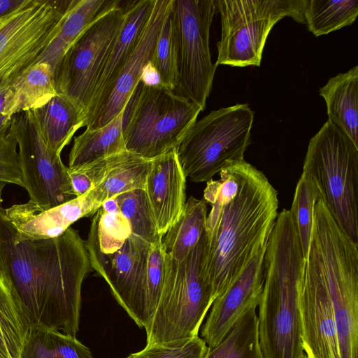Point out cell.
I'll use <instances>...</instances> for the list:
<instances>
[{
	"instance_id": "cell-1",
	"label": "cell",
	"mask_w": 358,
	"mask_h": 358,
	"mask_svg": "<svg viewBox=\"0 0 358 358\" xmlns=\"http://www.w3.org/2000/svg\"><path fill=\"white\" fill-rule=\"evenodd\" d=\"M91 268L77 230L69 227L48 239H21L0 201V271L17 293L31 327L76 336L82 285Z\"/></svg>"
},
{
	"instance_id": "cell-36",
	"label": "cell",
	"mask_w": 358,
	"mask_h": 358,
	"mask_svg": "<svg viewBox=\"0 0 358 358\" xmlns=\"http://www.w3.org/2000/svg\"><path fill=\"white\" fill-rule=\"evenodd\" d=\"M209 348L198 336L162 344L146 345L127 358H204Z\"/></svg>"
},
{
	"instance_id": "cell-23",
	"label": "cell",
	"mask_w": 358,
	"mask_h": 358,
	"mask_svg": "<svg viewBox=\"0 0 358 358\" xmlns=\"http://www.w3.org/2000/svg\"><path fill=\"white\" fill-rule=\"evenodd\" d=\"M319 94L325 101L328 120L358 147V66L329 78Z\"/></svg>"
},
{
	"instance_id": "cell-13",
	"label": "cell",
	"mask_w": 358,
	"mask_h": 358,
	"mask_svg": "<svg viewBox=\"0 0 358 358\" xmlns=\"http://www.w3.org/2000/svg\"><path fill=\"white\" fill-rule=\"evenodd\" d=\"M9 131L18 148L22 184L29 201L45 210L75 198L68 167L41 138L31 111L13 115Z\"/></svg>"
},
{
	"instance_id": "cell-41",
	"label": "cell",
	"mask_w": 358,
	"mask_h": 358,
	"mask_svg": "<svg viewBox=\"0 0 358 358\" xmlns=\"http://www.w3.org/2000/svg\"><path fill=\"white\" fill-rule=\"evenodd\" d=\"M140 83L148 87L162 86L161 75L150 61L143 68Z\"/></svg>"
},
{
	"instance_id": "cell-34",
	"label": "cell",
	"mask_w": 358,
	"mask_h": 358,
	"mask_svg": "<svg viewBox=\"0 0 358 358\" xmlns=\"http://www.w3.org/2000/svg\"><path fill=\"white\" fill-rule=\"evenodd\" d=\"M131 234L130 224L120 211L104 212L100 208L92 219L87 240L101 252L110 254L120 249Z\"/></svg>"
},
{
	"instance_id": "cell-14",
	"label": "cell",
	"mask_w": 358,
	"mask_h": 358,
	"mask_svg": "<svg viewBox=\"0 0 358 358\" xmlns=\"http://www.w3.org/2000/svg\"><path fill=\"white\" fill-rule=\"evenodd\" d=\"M150 243L131 234L122 247L110 254L101 252L87 240L91 266L108 283L119 304L136 324L146 328V270Z\"/></svg>"
},
{
	"instance_id": "cell-25",
	"label": "cell",
	"mask_w": 358,
	"mask_h": 358,
	"mask_svg": "<svg viewBox=\"0 0 358 358\" xmlns=\"http://www.w3.org/2000/svg\"><path fill=\"white\" fill-rule=\"evenodd\" d=\"M57 94L54 70L47 62H38L23 72L8 87L4 115L35 109Z\"/></svg>"
},
{
	"instance_id": "cell-19",
	"label": "cell",
	"mask_w": 358,
	"mask_h": 358,
	"mask_svg": "<svg viewBox=\"0 0 358 358\" xmlns=\"http://www.w3.org/2000/svg\"><path fill=\"white\" fill-rule=\"evenodd\" d=\"M185 189L186 176L176 148L151 160L145 191L162 238L182 215Z\"/></svg>"
},
{
	"instance_id": "cell-11",
	"label": "cell",
	"mask_w": 358,
	"mask_h": 358,
	"mask_svg": "<svg viewBox=\"0 0 358 358\" xmlns=\"http://www.w3.org/2000/svg\"><path fill=\"white\" fill-rule=\"evenodd\" d=\"M128 1L94 21L69 48L54 72L57 94L86 113L101 72L124 24Z\"/></svg>"
},
{
	"instance_id": "cell-44",
	"label": "cell",
	"mask_w": 358,
	"mask_h": 358,
	"mask_svg": "<svg viewBox=\"0 0 358 358\" xmlns=\"http://www.w3.org/2000/svg\"><path fill=\"white\" fill-rule=\"evenodd\" d=\"M6 185V182H0V201H2V192Z\"/></svg>"
},
{
	"instance_id": "cell-48",
	"label": "cell",
	"mask_w": 358,
	"mask_h": 358,
	"mask_svg": "<svg viewBox=\"0 0 358 358\" xmlns=\"http://www.w3.org/2000/svg\"></svg>"
},
{
	"instance_id": "cell-8",
	"label": "cell",
	"mask_w": 358,
	"mask_h": 358,
	"mask_svg": "<svg viewBox=\"0 0 358 358\" xmlns=\"http://www.w3.org/2000/svg\"><path fill=\"white\" fill-rule=\"evenodd\" d=\"M254 113L246 103L221 108L196 121L176 148L185 176L194 182L211 180L244 159L251 143Z\"/></svg>"
},
{
	"instance_id": "cell-43",
	"label": "cell",
	"mask_w": 358,
	"mask_h": 358,
	"mask_svg": "<svg viewBox=\"0 0 358 358\" xmlns=\"http://www.w3.org/2000/svg\"><path fill=\"white\" fill-rule=\"evenodd\" d=\"M10 118L11 117L6 115H0V133L9 128Z\"/></svg>"
},
{
	"instance_id": "cell-12",
	"label": "cell",
	"mask_w": 358,
	"mask_h": 358,
	"mask_svg": "<svg viewBox=\"0 0 358 358\" xmlns=\"http://www.w3.org/2000/svg\"><path fill=\"white\" fill-rule=\"evenodd\" d=\"M73 0H31L0 24V82L10 85L56 35Z\"/></svg>"
},
{
	"instance_id": "cell-39",
	"label": "cell",
	"mask_w": 358,
	"mask_h": 358,
	"mask_svg": "<svg viewBox=\"0 0 358 358\" xmlns=\"http://www.w3.org/2000/svg\"><path fill=\"white\" fill-rule=\"evenodd\" d=\"M68 170L76 197L83 196L92 189V183L84 171L80 169H69V168Z\"/></svg>"
},
{
	"instance_id": "cell-20",
	"label": "cell",
	"mask_w": 358,
	"mask_h": 358,
	"mask_svg": "<svg viewBox=\"0 0 358 358\" xmlns=\"http://www.w3.org/2000/svg\"><path fill=\"white\" fill-rule=\"evenodd\" d=\"M150 166L151 160L126 150L76 169L88 176L93 185L88 194L101 206L106 200L122 193L145 190Z\"/></svg>"
},
{
	"instance_id": "cell-29",
	"label": "cell",
	"mask_w": 358,
	"mask_h": 358,
	"mask_svg": "<svg viewBox=\"0 0 358 358\" xmlns=\"http://www.w3.org/2000/svg\"><path fill=\"white\" fill-rule=\"evenodd\" d=\"M257 306V303L251 304L204 358H264L259 338Z\"/></svg>"
},
{
	"instance_id": "cell-9",
	"label": "cell",
	"mask_w": 358,
	"mask_h": 358,
	"mask_svg": "<svg viewBox=\"0 0 358 358\" xmlns=\"http://www.w3.org/2000/svg\"><path fill=\"white\" fill-rule=\"evenodd\" d=\"M307 0H215L222 35L215 66H259L267 37L285 17L305 23Z\"/></svg>"
},
{
	"instance_id": "cell-10",
	"label": "cell",
	"mask_w": 358,
	"mask_h": 358,
	"mask_svg": "<svg viewBox=\"0 0 358 358\" xmlns=\"http://www.w3.org/2000/svg\"><path fill=\"white\" fill-rule=\"evenodd\" d=\"M215 0H172L176 63L173 92L206 108L217 66L211 60L209 36Z\"/></svg>"
},
{
	"instance_id": "cell-21",
	"label": "cell",
	"mask_w": 358,
	"mask_h": 358,
	"mask_svg": "<svg viewBox=\"0 0 358 358\" xmlns=\"http://www.w3.org/2000/svg\"><path fill=\"white\" fill-rule=\"evenodd\" d=\"M155 1H128L124 24L99 75L85 120L105 97L120 71L136 49L152 13Z\"/></svg>"
},
{
	"instance_id": "cell-31",
	"label": "cell",
	"mask_w": 358,
	"mask_h": 358,
	"mask_svg": "<svg viewBox=\"0 0 358 358\" xmlns=\"http://www.w3.org/2000/svg\"><path fill=\"white\" fill-rule=\"evenodd\" d=\"M358 15L357 0H307L305 23L315 36L351 25Z\"/></svg>"
},
{
	"instance_id": "cell-2",
	"label": "cell",
	"mask_w": 358,
	"mask_h": 358,
	"mask_svg": "<svg viewBox=\"0 0 358 358\" xmlns=\"http://www.w3.org/2000/svg\"><path fill=\"white\" fill-rule=\"evenodd\" d=\"M206 183L203 200L211 210L205 231L207 270L214 300L268 245L278 217V192L266 176L245 159Z\"/></svg>"
},
{
	"instance_id": "cell-46",
	"label": "cell",
	"mask_w": 358,
	"mask_h": 358,
	"mask_svg": "<svg viewBox=\"0 0 358 358\" xmlns=\"http://www.w3.org/2000/svg\"><path fill=\"white\" fill-rule=\"evenodd\" d=\"M0 358H10L0 350Z\"/></svg>"
},
{
	"instance_id": "cell-40",
	"label": "cell",
	"mask_w": 358,
	"mask_h": 358,
	"mask_svg": "<svg viewBox=\"0 0 358 358\" xmlns=\"http://www.w3.org/2000/svg\"><path fill=\"white\" fill-rule=\"evenodd\" d=\"M31 0H0V24L24 8Z\"/></svg>"
},
{
	"instance_id": "cell-47",
	"label": "cell",
	"mask_w": 358,
	"mask_h": 358,
	"mask_svg": "<svg viewBox=\"0 0 358 358\" xmlns=\"http://www.w3.org/2000/svg\"><path fill=\"white\" fill-rule=\"evenodd\" d=\"M301 358H309V357L304 352V354L301 357Z\"/></svg>"
},
{
	"instance_id": "cell-35",
	"label": "cell",
	"mask_w": 358,
	"mask_h": 358,
	"mask_svg": "<svg viewBox=\"0 0 358 358\" xmlns=\"http://www.w3.org/2000/svg\"><path fill=\"white\" fill-rule=\"evenodd\" d=\"M150 62L161 75L162 86L173 91L176 63L171 6L163 22Z\"/></svg>"
},
{
	"instance_id": "cell-15",
	"label": "cell",
	"mask_w": 358,
	"mask_h": 358,
	"mask_svg": "<svg viewBox=\"0 0 358 358\" xmlns=\"http://www.w3.org/2000/svg\"><path fill=\"white\" fill-rule=\"evenodd\" d=\"M303 348L309 358H341L334 306L318 263L308 250L299 287Z\"/></svg>"
},
{
	"instance_id": "cell-18",
	"label": "cell",
	"mask_w": 358,
	"mask_h": 358,
	"mask_svg": "<svg viewBox=\"0 0 358 358\" xmlns=\"http://www.w3.org/2000/svg\"><path fill=\"white\" fill-rule=\"evenodd\" d=\"M100 208L87 192L48 209L42 210L28 201L4 211L20 238L48 239L61 236L73 223L96 214Z\"/></svg>"
},
{
	"instance_id": "cell-27",
	"label": "cell",
	"mask_w": 358,
	"mask_h": 358,
	"mask_svg": "<svg viewBox=\"0 0 358 358\" xmlns=\"http://www.w3.org/2000/svg\"><path fill=\"white\" fill-rule=\"evenodd\" d=\"M30 328L17 293L0 271V350L10 358H20Z\"/></svg>"
},
{
	"instance_id": "cell-7",
	"label": "cell",
	"mask_w": 358,
	"mask_h": 358,
	"mask_svg": "<svg viewBox=\"0 0 358 358\" xmlns=\"http://www.w3.org/2000/svg\"><path fill=\"white\" fill-rule=\"evenodd\" d=\"M202 110L164 86L139 82L123 115L126 150L152 160L176 148Z\"/></svg>"
},
{
	"instance_id": "cell-42",
	"label": "cell",
	"mask_w": 358,
	"mask_h": 358,
	"mask_svg": "<svg viewBox=\"0 0 358 358\" xmlns=\"http://www.w3.org/2000/svg\"><path fill=\"white\" fill-rule=\"evenodd\" d=\"M8 87L0 92V115H4V110L8 96Z\"/></svg>"
},
{
	"instance_id": "cell-3",
	"label": "cell",
	"mask_w": 358,
	"mask_h": 358,
	"mask_svg": "<svg viewBox=\"0 0 358 358\" xmlns=\"http://www.w3.org/2000/svg\"><path fill=\"white\" fill-rule=\"evenodd\" d=\"M305 259L289 210L278 214L264 256V282L258 303V331L264 358H301L304 354L299 287Z\"/></svg>"
},
{
	"instance_id": "cell-33",
	"label": "cell",
	"mask_w": 358,
	"mask_h": 358,
	"mask_svg": "<svg viewBox=\"0 0 358 358\" xmlns=\"http://www.w3.org/2000/svg\"><path fill=\"white\" fill-rule=\"evenodd\" d=\"M321 199L320 189L313 179L302 173L296 184L289 212L292 215L306 259L313 228L316 203Z\"/></svg>"
},
{
	"instance_id": "cell-4",
	"label": "cell",
	"mask_w": 358,
	"mask_h": 358,
	"mask_svg": "<svg viewBox=\"0 0 358 358\" xmlns=\"http://www.w3.org/2000/svg\"><path fill=\"white\" fill-rule=\"evenodd\" d=\"M208 238L204 231L182 261L165 254V275L159 303L145 329L147 345L162 344L198 336L214 301L208 274Z\"/></svg>"
},
{
	"instance_id": "cell-45",
	"label": "cell",
	"mask_w": 358,
	"mask_h": 358,
	"mask_svg": "<svg viewBox=\"0 0 358 358\" xmlns=\"http://www.w3.org/2000/svg\"><path fill=\"white\" fill-rule=\"evenodd\" d=\"M8 87H10V85H9L6 84V83H3V82H0V92H1L2 90H5V89L8 88Z\"/></svg>"
},
{
	"instance_id": "cell-32",
	"label": "cell",
	"mask_w": 358,
	"mask_h": 358,
	"mask_svg": "<svg viewBox=\"0 0 358 358\" xmlns=\"http://www.w3.org/2000/svg\"><path fill=\"white\" fill-rule=\"evenodd\" d=\"M115 198L120 213L130 224L131 234L150 244L162 240L144 189L131 190Z\"/></svg>"
},
{
	"instance_id": "cell-5",
	"label": "cell",
	"mask_w": 358,
	"mask_h": 358,
	"mask_svg": "<svg viewBox=\"0 0 358 358\" xmlns=\"http://www.w3.org/2000/svg\"><path fill=\"white\" fill-rule=\"evenodd\" d=\"M308 250L331 295L341 358H358V244L321 208L314 213Z\"/></svg>"
},
{
	"instance_id": "cell-24",
	"label": "cell",
	"mask_w": 358,
	"mask_h": 358,
	"mask_svg": "<svg viewBox=\"0 0 358 358\" xmlns=\"http://www.w3.org/2000/svg\"><path fill=\"white\" fill-rule=\"evenodd\" d=\"M30 111L41 138L59 155L74 134L85 127V118L80 111L58 94Z\"/></svg>"
},
{
	"instance_id": "cell-16",
	"label": "cell",
	"mask_w": 358,
	"mask_h": 358,
	"mask_svg": "<svg viewBox=\"0 0 358 358\" xmlns=\"http://www.w3.org/2000/svg\"><path fill=\"white\" fill-rule=\"evenodd\" d=\"M172 0H155L140 41L120 71L105 97L87 116V129L101 128L111 122L126 107L140 82L143 66L151 60L163 22Z\"/></svg>"
},
{
	"instance_id": "cell-17",
	"label": "cell",
	"mask_w": 358,
	"mask_h": 358,
	"mask_svg": "<svg viewBox=\"0 0 358 358\" xmlns=\"http://www.w3.org/2000/svg\"><path fill=\"white\" fill-rule=\"evenodd\" d=\"M266 248L252 258L243 272L213 302L201 331V338L209 349L222 341L251 304L259 303L264 282Z\"/></svg>"
},
{
	"instance_id": "cell-26",
	"label": "cell",
	"mask_w": 358,
	"mask_h": 358,
	"mask_svg": "<svg viewBox=\"0 0 358 358\" xmlns=\"http://www.w3.org/2000/svg\"><path fill=\"white\" fill-rule=\"evenodd\" d=\"M124 109L106 125L96 129H86L74 138L69 157V169H79L127 150L122 135Z\"/></svg>"
},
{
	"instance_id": "cell-22",
	"label": "cell",
	"mask_w": 358,
	"mask_h": 358,
	"mask_svg": "<svg viewBox=\"0 0 358 358\" xmlns=\"http://www.w3.org/2000/svg\"><path fill=\"white\" fill-rule=\"evenodd\" d=\"M120 2V0H73L58 31L35 64L47 62L55 72L69 48L86 29Z\"/></svg>"
},
{
	"instance_id": "cell-6",
	"label": "cell",
	"mask_w": 358,
	"mask_h": 358,
	"mask_svg": "<svg viewBox=\"0 0 358 358\" xmlns=\"http://www.w3.org/2000/svg\"><path fill=\"white\" fill-rule=\"evenodd\" d=\"M342 230L358 244V147L327 120L310 140L303 172Z\"/></svg>"
},
{
	"instance_id": "cell-30",
	"label": "cell",
	"mask_w": 358,
	"mask_h": 358,
	"mask_svg": "<svg viewBox=\"0 0 358 358\" xmlns=\"http://www.w3.org/2000/svg\"><path fill=\"white\" fill-rule=\"evenodd\" d=\"M20 358H94L76 336L46 327H31Z\"/></svg>"
},
{
	"instance_id": "cell-28",
	"label": "cell",
	"mask_w": 358,
	"mask_h": 358,
	"mask_svg": "<svg viewBox=\"0 0 358 358\" xmlns=\"http://www.w3.org/2000/svg\"><path fill=\"white\" fill-rule=\"evenodd\" d=\"M207 203L203 199L190 196L186 201L179 220L162 238L164 253L182 261L187 258L205 231Z\"/></svg>"
},
{
	"instance_id": "cell-38",
	"label": "cell",
	"mask_w": 358,
	"mask_h": 358,
	"mask_svg": "<svg viewBox=\"0 0 358 358\" xmlns=\"http://www.w3.org/2000/svg\"><path fill=\"white\" fill-rule=\"evenodd\" d=\"M17 148L9 128L0 133V182L23 187Z\"/></svg>"
},
{
	"instance_id": "cell-37",
	"label": "cell",
	"mask_w": 358,
	"mask_h": 358,
	"mask_svg": "<svg viewBox=\"0 0 358 358\" xmlns=\"http://www.w3.org/2000/svg\"><path fill=\"white\" fill-rule=\"evenodd\" d=\"M166 257L162 240L150 245L146 270V310L149 323L161 296L164 275ZM148 323V324H149Z\"/></svg>"
}]
</instances>
